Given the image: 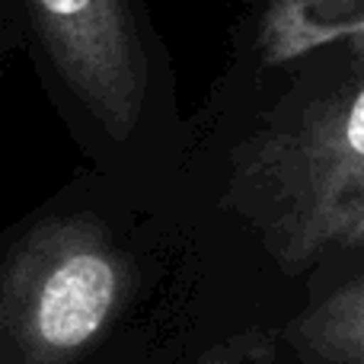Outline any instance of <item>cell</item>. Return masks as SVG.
Masks as SVG:
<instances>
[{
  "instance_id": "cell-1",
  "label": "cell",
  "mask_w": 364,
  "mask_h": 364,
  "mask_svg": "<svg viewBox=\"0 0 364 364\" xmlns=\"http://www.w3.org/2000/svg\"><path fill=\"white\" fill-rule=\"evenodd\" d=\"M301 301L192 208L93 170L0 227V364H188Z\"/></svg>"
},
{
  "instance_id": "cell-2",
  "label": "cell",
  "mask_w": 364,
  "mask_h": 364,
  "mask_svg": "<svg viewBox=\"0 0 364 364\" xmlns=\"http://www.w3.org/2000/svg\"><path fill=\"white\" fill-rule=\"evenodd\" d=\"M170 195L297 297L364 262V36L272 64L237 51L188 119Z\"/></svg>"
},
{
  "instance_id": "cell-3",
  "label": "cell",
  "mask_w": 364,
  "mask_h": 364,
  "mask_svg": "<svg viewBox=\"0 0 364 364\" xmlns=\"http://www.w3.org/2000/svg\"><path fill=\"white\" fill-rule=\"evenodd\" d=\"M19 48L90 170L164 205L188 151L176 70L147 0H6Z\"/></svg>"
},
{
  "instance_id": "cell-4",
  "label": "cell",
  "mask_w": 364,
  "mask_h": 364,
  "mask_svg": "<svg viewBox=\"0 0 364 364\" xmlns=\"http://www.w3.org/2000/svg\"><path fill=\"white\" fill-rule=\"evenodd\" d=\"M278 342L291 364H364V262L316 275Z\"/></svg>"
},
{
  "instance_id": "cell-5",
  "label": "cell",
  "mask_w": 364,
  "mask_h": 364,
  "mask_svg": "<svg viewBox=\"0 0 364 364\" xmlns=\"http://www.w3.org/2000/svg\"><path fill=\"white\" fill-rule=\"evenodd\" d=\"M188 364H291L278 342V326L259 323V326L240 329L233 336H224L220 342L208 346Z\"/></svg>"
},
{
  "instance_id": "cell-6",
  "label": "cell",
  "mask_w": 364,
  "mask_h": 364,
  "mask_svg": "<svg viewBox=\"0 0 364 364\" xmlns=\"http://www.w3.org/2000/svg\"><path fill=\"white\" fill-rule=\"evenodd\" d=\"M16 48H19V29H16L13 13H10V16H0V70H4V64L10 61L13 55H16Z\"/></svg>"
},
{
  "instance_id": "cell-7",
  "label": "cell",
  "mask_w": 364,
  "mask_h": 364,
  "mask_svg": "<svg viewBox=\"0 0 364 364\" xmlns=\"http://www.w3.org/2000/svg\"><path fill=\"white\" fill-rule=\"evenodd\" d=\"M0 16H10V4L6 0H0Z\"/></svg>"
}]
</instances>
